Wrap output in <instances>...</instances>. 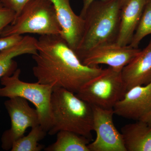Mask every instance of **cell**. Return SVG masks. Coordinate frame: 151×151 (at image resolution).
Wrapping results in <instances>:
<instances>
[{
    "instance_id": "obj_5",
    "label": "cell",
    "mask_w": 151,
    "mask_h": 151,
    "mask_svg": "<svg viewBox=\"0 0 151 151\" xmlns=\"http://www.w3.org/2000/svg\"><path fill=\"white\" fill-rule=\"evenodd\" d=\"M21 69L17 68L10 76L1 78L2 88H0V97H20L32 103L39 117L40 125L48 133L51 128L50 103L53 88L39 82L28 83L20 79Z\"/></svg>"
},
{
    "instance_id": "obj_6",
    "label": "cell",
    "mask_w": 151,
    "mask_h": 151,
    "mask_svg": "<svg viewBox=\"0 0 151 151\" xmlns=\"http://www.w3.org/2000/svg\"><path fill=\"white\" fill-rule=\"evenodd\" d=\"M127 91L122 70L108 67L86 82L76 94L92 106L111 109Z\"/></svg>"
},
{
    "instance_id": "obj_14",
    "label": "cell",
    "mask_w": 151,
    "mask_h": 151,
    "mask_svg": "<svg viewBox=\"0 0 151 151\" xmlns=\"http://www.w3.org/2000/svg\"><path fill=\"white\" fill-rule=\"evenodd\" d=\"M121 133L127 151H151V125L142 120L127 124Z\"/></svg>"
},
{
    "instance_id": "obj_10",
    "label": "cell",
    "mask_w": 151,
    "mask_h": 151,
    "mask_svg": "<svg viewBox=\"0 0 151 151\" xmlns=\"http://www.w3.org/2000/svg\"><path fill=\"white\" fill-rule=\"evenodd\" d=\"M114 114L132 120H141L151 111V81L127 90L113 108Z\"/></svg>"
},
{
    "instance_id": "obj_20",
    "label": "cell",
    "mask_w": 151,
    "mask_h": 151,
    "mask_svg": "<svg viewBox=\"0 0 151 151\" xmlns=\"http://www.w3.org/2000/svg\"><path fill=\"white\" fill-rule=\"evenodd\" d=\"M30 0H0V2L6 7L15 13V20L20 13L24 6Z\"/></svg>"
},
{
    "instance_id": "obj_19",
    "label": "cell",
    "mask_w": 151,
    "mask_h": 151,
    "mask_svg": "<svg viewBox=\"0 0 151 151\" xmlns=\"http://www.w3.org/2000/svg\"><path fill=\"white\" fill-rule=\"evenodd\" d=\"M15 18V13L6 7L0 2V32L11 24Z\"/></svg>"
},
{
    "instance_id": "obj_15",
    "label": "cell",
    "mask_w": 151,
    "mask_h": 151,
    "mask_svg": "<svg viewBox=\"0 0 151 151\" xmlns=\"http://www.w3.org/2000/svg\"><path fill=\"white\" fill-rule=\"evenodd\" d=\"M37 40L29 35L24 37L18 43L0 52V79L12 75L17 69L14 58L25 54H35L37 52Z\"/></svg>"
},
{
    "instance_id": "obj_3",
    "label": "cell",
    "mask_w": 151,
    "mask_h": 151,
    "mask_svg": "<svg viewBox=\"0 0 151 151\" xmlns=\"http://www.w3.org/2000/svg\"><path fill=\"white\" fill-rule=\"evenodd\" d=\"M50 135L60 131L74 132L89 139L93 131L92 106L76 93L63 88L53 89L50 103Z\"/></svg>"
},
{
    "instance_id": "obj_22",
    "label": "cell",
    "mask_w": 151,
    "mask_h": 151,
    "mask_svg": "<svg viewBox=\"0 0 151 151\" xmlns=\"http://www.w3.org/2000/svg\"><path fill=\"white\" fill-rule=\"evenodd\" d=\"M97 1H109V0H82L83 4H82V9H81L79 15L83 18L86 10L90 5L92 3Z\"/></svg>"
},
{
    "instance_id": "obj_2",
    "label": "cell",
    "mask_w": 151,
    "mask_h": 151,
    "mask_svg": "<svg viewBox=\"0 0 151 151\" xmlns=\"http://www.w3.org/2000/svg\"><path fill=\"white\" fill-rule=\"evenodd\" d=\"M122 0L97 1L85 14L84 32L75 52L81 60L96 47L116 42L120 29Z\"/></svg>"
},
{
    "instance_id": "obj_7",
    "label": "cell",
    "mask_w": 151,
    "mask_h": 151,
    "mask_svg": "<svg viewBox=\"0 0 151 151\" xmlns=\"http://www.w3.org/2000/svg\"><path fill=\"white\" fill-rule=\"evenodd\" d=\"M4 105L10 117L11 127L3 133L1 142L2 148L8 151L15 141L24 136L28 128L40 125V122L36 109L30 107L24 98H9Z\"/></svg>"
},
{
    "instance_id": "obj_12",
    "label": "cell",
    "mask_w": 151,
    "mask_h": 151,
    "mask_svg": "<svg viewBox=\"0 0 151 151\" xmlns=\"http://www.w3.org/2000/svg\"><path fill=\"white\" fill-rule=\"evenodd\" d=\"M122 76L127 91L151 81V39L143 50L123 68Z\"/></svg>"
},
{
    "instance_id": "obj_13",
    "label": "cell",
    "mask_w": 151,
    "mask_h": 151,
    "mask_svg": "<svg viewBox=\"0 0 151 151\" xmlns=\"http://www.w3.org/2000/svg\"><path fill=\"white\" fill-rule=\"evenodd\" d=\"M150 0H126L121 11L120 29L116 43L122 46L131 43L146 5Z\"/></svg>"
},
{
    "instance_id": "obj_18",
    "label": "cell",
    "mask_w": 151,
    "mask_h": 151,
    "mask_svg": "<svg viewBox=\"0 0 151 151\" xmlns=\"http://www.w3.org/2000/svg\"><path fill=\"white\" fill-rule=\"evenodd\" d=\"M151 34V0L146 5L140 20L129 45L138 48L139 44L147 36Z\"/></svg>"
},
{
    "instance_id": "obj_11",
    "label": "cell",
    "mask_w": 151,
    "mask_h": 151,
    "mask_svg": "<svg viewBox=\"0 0 151 151\" xmlns=\"http://www.w3.org/2000/svg\"><path fill=\"white\" fill-rule=\"evenodd\" d=\"M61 29L60 35L74 51L83 35L84 19L73 12L70 0H51Z\"/></svg>"
},
{
    "instance_id": "obj_16",
    "label": "cell",
    "mask_w": 151,
    "mask_h": 151,
    "mask_svg": "<svg viewBox=\"0 0 151 151\" xmlns=\"http://www.w3.org/2000/svg\"><path fill=\"white\" fill-rule=\"evenodd\" d=\"M56 140L45 149L46 151H89L90 139L74 132L60 131L56 134Z\"/></svg>"
},
{
    "instance_id": "obj_8",
    "label": "cell",
    "mask_w": 151,
    "mask_h": 151,
    "mask_svg": "<svg viewBox=\"0 0 151 151\" xmlns=\"http://www.w3.org/2000/svg\"><path fill=\"white\" fill-rule=\"evenodd\" d=\"M93 131L96 137L89 143V151H127L122 133L116 129L113 121V109L92 106Z\"/></svg>"
},
{
    "instance_id": "obj_9",
    "label": "cell",
    "mask_w": 151,
    "mask_h": 151,
    "mask_svg": "<svg viewBox=\"0 0 151 151\" xmlns=\"http://www.w3.org/2000/svg\"><path fill=\"white\" fill-rule=\"evenodd\" d=\"M140 51L139 48H134L130 45L122 46L113 42L94 47L84 55L80 60L88 66L104 64L122 71Z\"/></svg>"
},
{
    "instance_id": "obj_21",
    "label": "cell",
    "mask_w": 151,
    "mask_h": 151,
    "mask_svg": "<svg viewBox=\"0 0 151 151\" xmlns=\"http://www.w3.org/2000/svg\"><path fill=\"white\" fill-rule=\"evenodd\" d=\"M24 36L20 35H12L0 38V52L14 46L22 39Z\"/></svg>"
},
{
    "instance_id": "obj_17",
    "label": "cell",
    "mask_w": 151,
    "mask_h": 151,
    "mask_svg": "<svg viewBox=\"0 0 151 151\" xmlns=\"http://www.w3.org/2000/svg\"><path fill=\"white\" fill-rule=\"evenodd\" d=\"M47 133L40 125L33 127L27 136L24 135L14 142L11 151H41L44 147L40 145L39 142L43 139Z\"/></svg>"
},
{
    "instance_id": "obj_24",
    "label": "cell",
    "mask_w": 151,
    "mask_h": 151,
    "mask_svg": "<svg viewBox=\"0 0 151 151\" xmlns=\"http://www.w3.org/2000/svg\"><path fill=\"white\" fill-rule=\"evenodd\" d=\"M126 0H122V1H123V3H124V1H125Z\"/></svg>"
},
{
    "instance_id": "obj_23",
    "label": "cell",
    "mask_w": 151,
    "mask_h": 151,
    "mask_svg": "<svg viewBox=\"0 0 151 151\" xmlns=\"http://www.w3.org/2000/svg\"><path fill=\"white\" fill-rule=\"evenodd\" d=\"M140 120L144 121V122L147 123L148 124L151 125V111L147 115H146L144 118L141 119Z\"/></svg>"
},
{
    "instance_id": "obj_1",
    "label": "cell",
    "mask_w": 151,
    "mask_h": 151,
    "mask_svg": "<svg viewBox=\"0 0 151 151\" xmlns=\"http://www.w3.org/2000/svg\"><path fill=\"white\" fill-rule=\"evenodd\" d=\"M32 56L33 73L38 82L76 94L103 70L83 64L60 35L40 36L37 52Z\"/></svg>"
},
{
    "instance_id": "obj_4",
    "label": "cell",
    "mask_w": 151,
    "mask_h": 151,
    "mask_svg": "<svg viewBox=\"0 0 151 151\" xmlns=\"http://www.w3.org/2000/svg\"><path fill=\"white\" fill-rule=\"evenodd\" d=\"M61 33V27L51 0H30L14 21L0 32V36L28 33L55 35Z\"/></svg>"
}]
</instances>
